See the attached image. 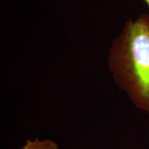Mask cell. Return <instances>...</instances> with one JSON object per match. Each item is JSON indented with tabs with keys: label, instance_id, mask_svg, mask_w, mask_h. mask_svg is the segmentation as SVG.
Segmentation results:
<instances>
[{
	"label": "cell",
	"instance_id": "obj_2",
	"mask_svg": "<svg viewBox=\"0 0 149 149\" xmlns=\"http://www.w3.org/2000/svg\"><path fill=\"white\" fill-rule=\"evenodd\" d=\"M22 149H59L57 144L50 139H44L41 141L38 137L34 140H27Z\"/></svg>",
	"mask_w": 149,
	"mask_h": 149
},
{
	"label": "cell",
	"instance_id": "obj_1",
	"mask_svg": "<svg viewBox=\"0 0 149 149\" xmlns=\"http://www.w3.org/2000/svg\"><path fill=\"white\" fill-rule=\"evenodd\" d=\"M107 64L117 87L149 116V14L125 22L111 43Z\"/></svg>",
	"mask_w": 149,
	"mask_h": 149
},
{
	"label": "cell",
	"instance_id": "obj_3",
	"mask_svg": "<svg viewBox=\"0 0 149 149\" xmlns=\"http://www.w3.org/2000/svg\"><path fill=\"white\" fill-rule=\"evenodd\" d=\"M144 2L146 3L147 5H148V6L149 7V0H144Z\"/></svg>",
	"mask_w": 149,
	"mask_h": 149
}]
</instances>
